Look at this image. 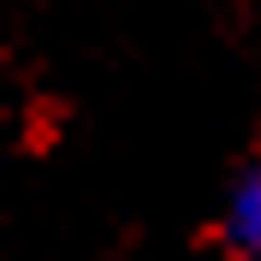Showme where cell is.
I'll return each instance as SVG.
<instances>
[{
  "label": "cell",
  "instance_id": "cell-1",
  "mask_svg": "<svg viewBox=\"0 0 261 261\" xmlns=\"http://www.w3.org/2000/svg\"><path fill=\"white\" fill-rule=\"evenodd\" d=\"M226 238H231V249L261 255V161L238 178V190L226 202Z\"/></svg>",
  "mask_w": 261,
  "mask_h": 261
},
{
  "label": "cell",
  "instance_id": "cell-2",
  "mask_svg": "<svg viewBox=\"0 0 261 261\" xmlns=\"http://www.w3.org/2000/svg\"><path fill=\"white\" fill-rule=\"evenodd\" d=\"M255 261H261V255H255Z\"/></svg>",
  "mask_w": 261,
  "mask_h": 261
}]
</instances>
